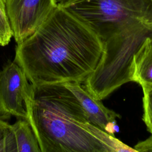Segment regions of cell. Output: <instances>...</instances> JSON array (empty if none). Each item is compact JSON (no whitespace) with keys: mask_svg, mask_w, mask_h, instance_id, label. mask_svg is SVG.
Returning <instances> with one entry per match:
<instances>
[{"mask_svg":"<svg viewBox=\"0 0 152 152\" xmlns=\"http://www.w3.org/2000/svg\"><path fill=\"white\" fill-rule=\"evenodd\" d=\"M0 152H16L11 125L0 118Z\"/></svg>","mask_w":152,"mask_h":152,"instance_id":"9","label":"cell"},{"mask_svg":"<svg viewBox=\"0 0 152 152\" xmlns=\"http://www.w3.org/2000/svg\"><path fill=\"white\" fill-rule=\"evenodd\" d=\"M134 148L137 152H152V134L147 139L136 144Z\"/></svg>","mask_w":152,"mask_h":152,"instance_id":"12","label":"cell"},{"mask_svg":"<svg viewBox=\"0 0 152 152\" xmlns=\"http://www.w3.org/2000/svg\"><path fill=\"white\" fill-rule=\"evenodd\" d=\"M144 121L147 129L152 134V86L142 87Z\"/></svg>","mask_w":152,"mask_h":152,"instance_id":"11","label":"cell"},{"mask_svg":"<svg viewBox=\"0 0 152 152\" xmlns=\"http://www.w3.org/2000/svg\"><path fill=\"white\" fill-rule=\"evenodd\" d=\"M56 2H57L58 4H60V3L64 2V1H66V0H56Z\"/></svg>","mask_w":152,"mask_h":152,"instance_id":"13","label":"cell"},{"mask_svg":"<svg viewBox=\"0 0 152 152\" xmlns=\"http://www.w3.org/2000/svg\"><path fill=\"white\" fill-rule=\"evenodd\" d=\"M58 5L56 0H6L7 16L17 45L32 34Z\"/></svg>","mask_w":152,"mask_h":152,"instance_id":"5","label":"cell"},{"mask_svg":"<svg viewBox=\"0 0 152 152\" xmlns=\"http://www.w3.org/2000/svg\"><path fill=\"white\" fill-rule=\"evenodd\" d=\"M16 152H41L37 138L29 122L23 118L11 125Z\"/></svg>","mask_w":152,"mask_h":152,"instance_id":"8","label":"cell"},{"mask_svg":"<svg viewBox=\"0 0 152 152\" xmlns=\"http://www.w3.org/2000/svg\"><path fill=\"white\" fill-rule=\"evenodd\" d=\"M62 83L75 96L89 122L114 135L116 120L121 118L120 115L104 106L101 100L94 97L81 83L74 81Z\"/></svg>","mask_w":152,"mask_h":152,"instance_id":"6","label":"cell"},{"mask_svg":"<svg viewBox=\"0 0 152 152\" xmlns=\"http://www.w3.org/2000/svg\"><path fill=\"white\" fill-rule=\"evenodd\" d=\"M103 43L89 27L59 5L15 49L14 61L34 87L84 83L97 66Z\"/></svg>","mask_w":152,"mask_h":152,"instance_id":"2","label":"cell"},{"mask_svg":"<svg viewBox=\"0 0 152 152\" xmlns=\"http://www.w3.org/2000/svg\"><path fill=\"white\" fill-rule=\"evenodd\" d=\"M130 80L141 87L152 86V36L147 37L134 54Z\"/></svg>","mask_w":152,"mask_h":152,"instance_id":"7","label":"cell"},{"mask_svg":"<svg viewBox=\"0 0 152 152\" xmlns=\"http://www.w3.org/2000/svg\"><path fill=\"white\" fill-rule=\"evenodd\" d=\"M151 1H152V0H151Z\"/></svg>","mask_w":152,"mask_h":152,"instance_id":"14","label":"cell"},{"mask_svg":"<svg viewBox=\"0 0 152 152\" xmlns=\"http://www.w3.org/2000/svg\"><path fill=\"white\" fill-rule=\"evenodd\" d=\"M61 7L101 39L100 61L84 82L94 97L103 100L130 82L133 56L152 36L151 0H66Z\"/></svg>","mask_w":152,"mask_h":152,"instance_id":"1","label":"cell"},{"mask_svg":"<svg viewBox=\"0 0 152 152\" xmlns=\"http://www.w3.org/2000/svg\"><path fill=\"white\" fill-rule=\"evenodd\" d=\"M13 33L7 16L6 9V0H0V46L7 45Z\"/></svg>","mask_w":152,"mask_h":152,"instance_id":"10","label":"cell"},{"mask_svg":"<svg viewBox=\"0 0 152 152\" xmlns=\"http://www.w3.org/2000/svg\"><path fill=\"white\" fill-rule=\"evenodd\" d=\"M32 85L23 69L13 60L0 70V118L27 119Z\"/></svg>","mask_w":152,"mask_h":152,"instance_id":"4","label":"cell"},{"mask_svg":"<svg viewBox=\"0 0 152 152\" xmlns=\"http://www.w3.org/2000/svg\"><path fill=\"white\" fill-rule=\"evenodd\" d=\"M26 119L41 152H117L123 145L114 135L89 122L63 83L32 86Z\"/></svg>","mask_w":152,"mask_h":152,"instance_id":"3","label":"cell"}]
</instances>
